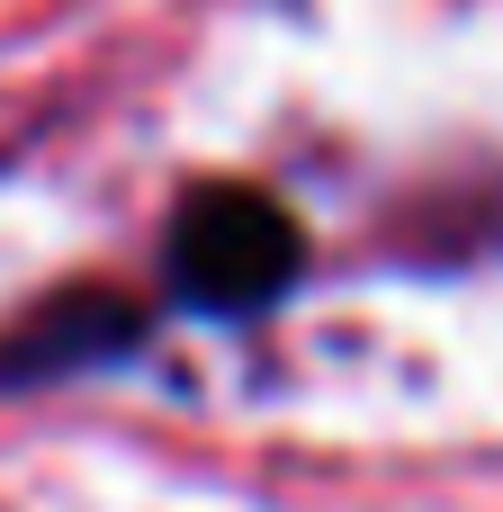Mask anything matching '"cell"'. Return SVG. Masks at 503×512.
I'll list each match as a JSON object with an SVG mask.
<instances>
[{"label":"cell","instance_id":"7a4b0ae2","mask_svg":"<svg viewBox=\"0 0 503 512\" xmlns=\"http://www.w3.org/2000/svg\"><path fill=\"white\" fill-rule=\"evenodd\" d=\"M153 342V306L108 288V279H72L54 297H36L18 324H0V396H36L63 378H99L126 369Z\"/></svg>","mask_w":503,"mask_h":512},{"label":"cell","instance_id":"6da1fadb","mask_svg":"<svg viewBox=\"0 0 503 512\" xmlns=\"http://www.w3.org/2000/svg\"><path fill=\"white\" fill-rule=\"evenodd\" d=\"M306 279V225L252 180H189L162 225V288L189 315H270Z\"/></svg>","mask_w":503,"mask_h":512}]
</instances>
